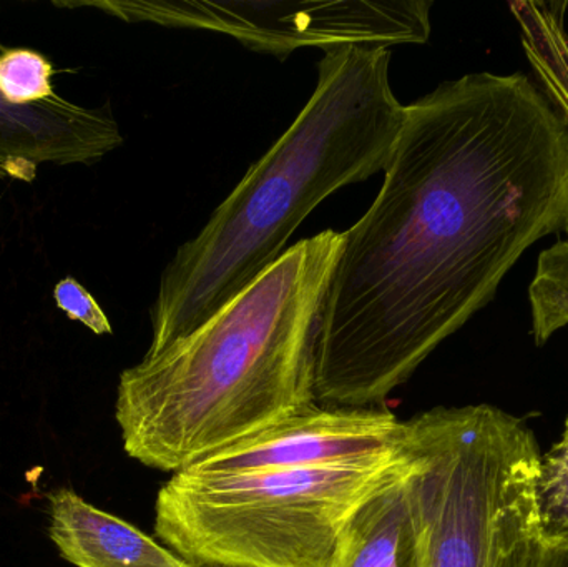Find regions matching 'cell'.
<instances>
[{"label":"cell","mask_w":568,"mask_h":567,"mask_svg":"<svg viewBox=\"0 0 568 567\" xmlns=\"http://www.w3.org/2000/svg\"><path fill=\"white\" fill-rule=\"evenodd\" d=\"M52 72L49 60L36 50H7L0 55V92L16 105L52 99Z\"/></svg>","instance_id":"5bb4252c"},{"label":"cell","mask_w":568,"mask_h":567,"mask_svg":"<svg viewBox=\"0 0 568 567\" xmlns=\"http://www.w3.org/2000/svg\"><path fill=\"white\" fill-rule=\"evenodd\" d=\"M192 567H250V566L229 565V563H192Z\"/></svg>","instance_id":"e0dca14e"},{"label":"cell","mask_w":568,"mask_h":567,"mask_svg":"<svg viewBox=\"0 0 568 567\" xmlns=\"http://www.w3.org/2000/svg\"><path fill=\"white\" fill-rule=\"evenodd\" d=\"M95 7L126 22L226 33L243 45L286 59L301 47H383L426 43L429 0H336V2H212V0H105L63 2Z\"/></svg>","instance_id":"8992f818"},{"label":"cell","mask_w":568,"mask_h":567,"mask_svg":"<svg viewBox=\"0 0 568 567\" xmlns=\"http://www.w3.org/2000/svg\"><path fill=\"white\" fill-rule=\"evenodd\" d=\"M406 423L426 567H539L532 429L489 405L440 406Z\"/></svg>","instance_id":"5b68a950"},{"label":"cell","mask_w":568,"mask_h":567,"mask_svg":"<svg viewBox=\"0 0 568 567\" xmlns=\"http://www.w3.org/2000/svg\"><path fill=\"white\" fill-rule=\"evenodd\" d=\"M532 336L542 346L568 325V240L540 253L529 286Z\"/></svg>","instance_id":"7c38bea8"},{"label":"cell","mask_w":568,"mask_h":567,"mask_svg":"<svg viewBox=\"0 0 568 567\" xmlns=\"http://www.w3.org/2000/svg\"><path fill=\"white\" fill-rule=\"evenodd\" d=\"M407 463L409 436L403 453L361 462L175 473L156 496L155 535L189 563L336 567L354 513Z\"/></svg>","instance_id":"277c9868"},{"label":"cell","mask_w":568,"mask_h":567,"mask_svg":"<svg viewBox=\"0 0 568 567\" xmlns=\"http://www.w3.org/2000/svg\"><path fill=\"white\" fill-rule=\"evenodd\" d=\"M336 567H426V525L409 463L357 508Z\"/></svg>","instance_id":"9c48e42d"},{"label":"cell","mask_w":568,"mask_h":567,"mask_svg":"<svg viewBox=\"0 0 568 567\" xmlns=\"http://www.w3.org/2000/svg\"><path fill=\"white\" fill-rule=\"evenodd\" d=\"M122 143L109 109L75 105L59 95L16 105L0 92V179L33 182L40 165L93 163Z\"/></svg>","instance_id":"ba28073f"},{"label":"cell","mask_w":568,"mask_h":567,"mask_svg":"<svg viewBox=\"0 0 568 567\" xmlns=\"http://www.w3.org/2000/svg\"><path fill=\"white\" fill-rule=\"evenodd\" d=\"M536 506L544 545L568 543V418L562 438L540 456Z\"/></svg>","instance_id":"4fadbf2b"},{"label":"cell","mask_w":568,"mask_h":567,"mask_svg":"<svg viewBox=\"0 0 568 567\" xmlns=\"http://www.w3.org/2000/svg\"><path fill=\"white\" fill-rule=\"evenodd\" d=\"M389 67L383 47L324 50L316 89L293 125L163 270L146 355L205 325L275 265L327 196L386 169L406 109Z\"/></svg>","instance_id":"3957f363"},{"label":"cell","mask_w":568,"mask_h":567,"mask_svg":"<svg viewBox=\"0 0 568 567\" xmlns=\"http://www.w3.org/2000/svg\"><path fill=\"white\" fill-rule=\"evenodd\" d=\"M539 567H568V543L544 545Z\"/></svg>","instance_id":"2e32d148"},{"label":"cell","mask_w":568,"mask_h":567,"mask_svg":"<svg viewBox=\"0 0 568 567\" xmlns=\"http://www.w3.org/2000/svg\"><path fill=\"white\" fill-rule=\"evenodd\" d=\"M384 173L321 305L327 408H386L530 246L568 233V129L526 73H467L406 105Z\"/></svg>","instance_id":"6da1fadb"},{"label":"cell","mask_w":568,"mask_h":567,"mask_svg":"<svg viewBox=\"0 0 568 567\" xmlns=\"http://www.w3.org/2000/svg\"><path fill=\"white\" fill-rule=\"evenodd\" d=\"M49 535L77 567H192L130 523L89 505L72 489L50 495Z\"/></svg>","instance_id":"30bf717a"},{"label":"cell","mask_w":568,"mask_h":567,"mask_svg":"<svg viewBox=\"0 0 568 567\" xmlns=\"http://www.w3.org/2000/svg\"><path fill=\"white\" fill-rule=\"evenodd\" d=\"M407 436V423L387 408L311 405L183 472L225 476L361 462L403 453Z\"/></svg>","instance_id":"52a82bcc"},{"label":"cell","mask_w":568,"mask_h":567,"mask_svg":"<svg viewBox=\"0 0 568 567\" xmlns=\"http://www.w3.org/2000/svg\"><path fill=\"white\" fill-rule=\"evenodd\" d=\"M341 249L334 230L301 240L205 325L126 368L115 403L126 455L175 475L316 405L314 338Z\"/></svg>","instance_id":"7a4b0ae2"},{"label":"cell","mask_w":568,"mask_h":567,"mask_svg":"<svg viewBox=\"0 0 568 567\" xmlns=\"http://www.w3.org/2000/svg\"><path fill=\"white\" fill-rule=\"evenodd\" d=\"M527 60L568 129V2H510Z\"/></svg>","instance_id":"8fae6325"},{"label":"cell","mask_w":568,"mask_h":567,"mask_svg":"<svg viewBox=\"0 0 568 567\" xmlns=\"http://www.w3.org/2000/svg\"><path fill=\"white\" fill-rule=\"evenodd\" d=\"M57 306L73 322L82 323L95 335H110L112 325L97 300L72 276L60 280L53 290Z\"/></svg>","instance_id":"9a60e30c"}]
</instances>
